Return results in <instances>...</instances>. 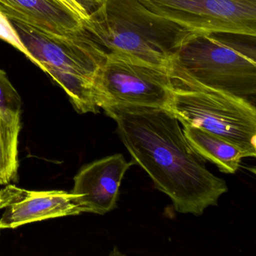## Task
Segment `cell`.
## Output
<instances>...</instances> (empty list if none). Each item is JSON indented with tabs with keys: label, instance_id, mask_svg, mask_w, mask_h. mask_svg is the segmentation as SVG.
Returning <instances> with one entry per match:
<instances>
[{
	"label": "cell",
	"instance_id": "6da1fadb",
	"mask_svg": "<svg viewBox=\"0 0 256 256\" xmlns=\"http://www.w3.org/2000/svg\"><path fill=\"white\" fill-rule=\"evenodd\" d=\"M134 164L148 174L181 214L200 216L228 191L224 180L206 169L174 115L166 108L110 106L102 108Z\"/></svg>",
	"mask_w": 256,
	"mask_h": 256
},
{
	"label": "cell",
	"instance_id": "7a4b0ae2",
	"mask_svg": "<svg viewBox=\"0 0 256 256\" xmlns=\"http://www.w3.org/2000/svg\"><path fill=\"white\" fill-rule=\"evenodd\" d=\"M82 31L106 56L124 55L166 68L196 32L152 13L139 0H106L83 20Z\"/></svg>",
	"mask_w": 256,
	"mask_h": 256
},
{
	"label": "cell",
	"instance_id": "3957f363",
	"mask_svg": "<svg viewBox=\"0 0 256 256\" xmlns=\"http://www.w3.org/2000/svg\"><path fill=\"white\" fill-rule=\"evenodd\" d=\"M256 37L223 32H194L172 62L202 86L254 103Z\"/></svg>",
	"mask_w": 256,
	"mask_h": 256
},
{
	"label": "cell",
	"instance_id": "277c9868",
	"mask_svg": "<svg viewBox=\"0 0 256 256\" xmlns=\"http://www.w3.org/2000/svg\"><path fill=\"white\" fill-rule=\"evenodd\" d=\"M10 20L32 62L65 90L74 109L79 114L98 113L94 84L106 54L85 36L82 28L72 35L62 36Z\"/></svg>",
	"mask_w": 256,
	"mask_h": 256
},
{
	"label": "cell",
	"instance_id": "5b68a950",
	"mask_svg": "<svg viewBox=\"0 0 256 256\" xmlns=\"http://www.w3.org/2000/svg\"><path fill=\"white\" fill-rule=\"evenodd\" d=\"M172 88L167 109L182 126L197 127L236 145L245 157L256 155L254 104L202 86L172 62Z\"/></svg>",
	"mask_w": 256,
	"mask_h": 256
},
{
	"label": "cell",
	"instance_id": "8992f818",
	"mask_svg": "<svg viewBox=\"0 0 256 256\" xmlns=\"http://www.w3.org/2000/svg\"><path fill=\"white\" fill-rule=\"evenodd\" d=\"M172 88L169 68L131 56L109 54L96 76L94 95L98 108L110 106L167 108Z\"/></svg>",
	"mask_w": 256,
	"mask_h": 256
},
{
	"label": "cell",
	"instance_id": "52a82bcc",
	"mask_svg": "<svg viewBox=\"0 0 256 256\" xmlns=\"http://www.w3.org/2000/svg\"><path fill=\"white\" fill-rule=\"evenodd\" d=\"M152 13L196 32L256 36V0H139Z\"/></svg>",
	"mask_w": 256,
	"mask_h": 256
},
{
	"label": "cell",
	"instance_id": "ba28073f",
	"mask_svg": "<svg viewBox=\"0 0 256 256\" xmlns=\"http://www.w3.org/2000/svg\"><path fill=\"white\" fill-rule=\"evenodd\" d=\"M0 229H14L24 224L85 212L78 194L62 190L34 191L7 184L0 188Z\"/></svg>",
	"mask_w": 256,
	"mask_h": 256
},
{
	"label": "cell",
	"instance_id": "9c48e42d",
	"mask_svg": "<svg viewBox=\"0 0 256 256\" xmlns=\"http://www.w3.org/2000/svg\"><path fill=\"white\" fill-rule=\"evenodd\" d=\"M133 164L120 154L92 162L74 176L71 192L79 196L85 212L104 215L116 208L121 182Z\"/></svg>",
	"mask_w": 256,
	"mask_h": 256
},
{
	"label": "cell",
	"instance_id": "30bf717a",
	"mask_svg": "<svg viewBox=\"0 0 256 256\" xmlns=\"http://www.w3.org/2000/svg\"><path fill=\"white\" fill-rule=\"evenodd\" d=\"M0 12L8 19L62 36L80 30L84 20L56 0H0Z\"/></svg>",
	"mask_w": 256,
	"mask_h": 256
},
{
	"label": "cell",
	"instance_id": "8fae6325",
	"mask_svg": "<svg viewBox=\"0 0 256 256\" xmlns=\"http://www.w3.org/2000/svg\"><path fill=\"white\" fill-rule=\"evenodd\" d=\"M182 132L192 148L202 158L216 164L220 172L234 174L240 167L245 156L236 145L197 127L184 126Z\"/></svg>",
	"mask_w": 256,
	"mask_h": 256
},
{
	"label": "cell",
	"instance_id": "7c38bea8",
	"mask_svg": "<svg viewBox=\"0 0 256 256\" xmlns=\"http://www.w3.org/2000/svg\"><path fill=\"white\" fill-rule=\"evenodd\" d=\"M22 98L8 80L6 73L0 70V132L12 148L18 149L22 124Z\"/></svg>",
	"mask_w": 256,
	"mask_h": 256
},
{
	"label": "cell",
	"instance_id": "4fadbf2b",
	"mask_svg": "<svg viewBox=\"0 0 256 256\" xmlns=\"http://www.w3.org/2000/svg\"><path fill=\"white\" fill-rule=\"evenodd\" d=\"M18 150L13 148L0 132V188L18 180Z\"/></svg>",
	"mask_w": 256,
	"mask_h": 256
},
{
	"label": "cell",
	"instance_id": "5bb4252c",
	"mask_svg": "<svg viewBox=\"0 0 256 256\" xmlns=\"http://www.w3.org/2000/svg\"><path fill=\"white\" fill-rule=\"evenodd\" d=\"M0 38L20 50L30 60H31V62H32V56L28 53L26 48L24 46L17 32L10 23V19L1 12H0Z\"/></svg>",
	"mask_w": 256,
	"mask_h": 256
},
{
	"label": "cell",
	"instance_id": "9a60e30c",
	"mask_svg": "<svg viewBox=\"0 0 256 256\" xmlns=\"http://www.w3.org/2000/svg\"><path fill=\"white\" fill-rule=\"evenodd\" d=\"M86 16V18L102 6L106 0H74Z\"/></svg>",
	"mask_w": 256,
	"mask_h": 256
},
{
	"label": "cell",
	"instance_id": "2e32d148",
	"mask_svg": "<svg viewBox=\"0 0 256 256\" xmlns=\"http://www.w3.org/2000/svg\"><path fill=\"white\" fill-rule=\"evenodd\" d=\"M58 2L62 4V5L65 6L67 8H70L72 11L74 12L76 14H77L82 20L86 19V16H85L84 12L82 11V8L76 4L74 0H56Z\"/></svg>",
	"mask_w": 256,
	"mask_h": 256
},
{
	"label": "cell",
	"instance_id": "e0dca14e",
	"mask_svg": "<svg viewBox=\"0 0 256 256\" xmlns=\"http://www.w3.org/2000/svg\"><path fill=\"white\" fill-rule=\"evenodd\" d=\"M1 230H2V229H0V236H1Z\"/></svg>",
	"mask_w": 256,
	"mask_h": 256
}]
</instances>
